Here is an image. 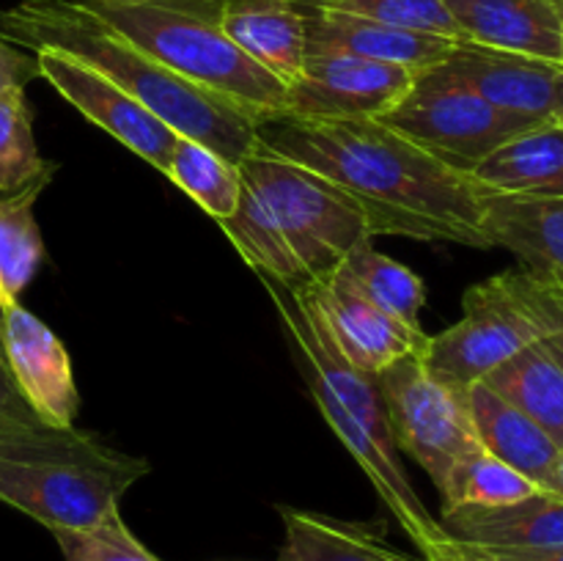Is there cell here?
Instances as JSON below:
<instances>
[{
  "instance_id": "cell-1",
  "label": "cell",
  "mask_w": 563,
  "mask_h": 561,
  "mask_svg": "<svg viewBox=\"0 0 563 561\" xmlns=\"http://www.w3.org/2000/svg\"><path fill=\"white\" fill-rule=\"evenodd\" d=\"M256 143L341 187L363 209L374 237L493 248L489 193L385 121L278 116L258 124Z\"/></svg>"
},
{
  "instance_id": "cell-2",
  "label": "cell",
  "mask_w": 563,
  "mask_h": 561,
  "mask_svg": "<svg viewBox=\"0 0 563 561\" xmlns=\"http://www.w3.org/2000/svg\"><path fill=\"white\" fill-rule=\"evenodd\" d=\"M0 38L31 53L58 50L102 72L179 135L207 143L240 165L256 146L258 124L242 108L174 75L77 0H25L0 9Z\"/></svg>"
},
{
  "instance_id": "cell-3",
  "label": "cell",
  "mask_w": 563,
  "mask_h": 561,
  "mask_svg": "<svg viewBox=\"0 0 563 561\" xmlns=\"http://www.w3.org/2000/svg\"><path fill=\"white\" fill-rule=\"evenodd\" d=\"M152 471L82 429L42 424L0 446V501L49 531L88 528L119 512L126 490Z\"/></svg>"
},
{
  "instance_id": "cell-4",
  "label": "cell",
  "mask_w": 563,
  "mask_h": 561,
  "mask_svg": "<svg viewBox=\"0 0 563 561\" xmlns=\"http://www.w3.org/2000/svg\"><path fill=\"white\" fill-rule=\"evenodd\" d=\"M174 75L269 121L284 116L286 82L247 58L220 28V0H77Z\"/></svg>"
},
{
  "instance_id": "cell-5",
  "label": "cell",
  "mask_w": 563,
  "mask_h": 561,
  "mask_svg": "<svg viewBox=\"0 0 563 561\" xmlns=\"http://www.w3.org/2000/svg\"><path fill=\"white\" fill-rule=\"evenodd\" d=\"M563 333V286L528 270H504L473 284L462 317L429 336L423 363L456 385H473L520 350Z\"/></svg>"
},
{
  "instance_id": "cell-6",
  "label": "cell",
  "mask_w": 563,
  "mask_h": 561,
  "mask_svg": "<svg viewBox=\"0 0 563 561\" xmlns=\"http://www.w3.org/2000/svg\"><path fill=\"white\" fill-rule=\"evenodd\" d=\"M240 170L245 185L284 231L306 280L333 273L357 245L374 240L363 209L341 187L306 165L256 143L240 163Z\"/></svg>"
},
{
  "instance_id": "cell-7",
  "label": "cell",
  "mask_w": 563,
  "mask_h": 561,
  "mask_svg": "<svg viewBox=\"0 0 563 561\" xmlns=\"http://www.w3.org/2000/svg\"><path fill=\"white\" fill-rule=\"evenodd\" d=\"M396 449L410 454L434 487L465 457L482 451L465 385L440 377L421 355H407L377 374Z\"/></svg>"
},
{
  "instance_id": "cell-8",
  "label": "cell",
  "mask_w": 563,
  "mask_h": 561,
  "mask_svg": "<svg viewBox=\"0 0 563 561\" xmlns=\"http://www.w3.org/2000/svg\"><path fill=\"white\" fill-rule=\"evenodd\" d=\"M379 121L465 174L506 141L539 127L489 105L443 64L418 75L401 102Z\"/></svg>"
},
{
  "instance_id": "cell-9",
  "label": "cell",
  "mask_w": 563,
  "mask_h": 561,
  "mask_svg": "<svg viewBox=\"0 0 563 561\" xmlns=\"http://www.w3.org/2000/svg\"><path fill=\"white\" fill-rule=\"evenodd\" d=\"M418 72L344 50L308 47L300 77L286 88L284 116L308 121L383 119L401 102Z\"/></svg>"
},
{
  "instance_id": "cell-10",
  "label": "cell",
  "mask_w": 563,
  "mask_h": 561,
  "mask_svg": "<svg viewBox=\"0 0 563 561\" xmlns=\"http://www.w3.org/2000/svg\"><path fill=\"white\" fill-rule=\"evenodd\" d=\"M38 72L44 80L66 99L75 110H80L91 124L124 143L130 152L146 160L154 170L163 174L168 168L179 132L170 130L163 119L143 108L135 97L115 86L102 72L91 69L82 61L58 50H38Z\"/></svg>"
},
{
  "instance_id": "cell-11",
  "label": "cell",
  "mask_w": 563,
  "mask_h": 561,
  "mask_svg": "<svg viewBox=\"0 0 563 561\" xmlns=\"http://www.w3.org/2000/svg\"><path fill=\"white\" fill-rule=\"evenodd\" d=\"M313 306L322 314L330 336L341 346L346 358L361 372H385L396 361L407 355H423L429 344V333L421 324H405L374 306L355 280L335 267L333 273L302 284Z\"/></svg>"
},
{
  "instance_id": "cell-12",
  "label": "cell",
  "mask_w": 563,
  "mask_h": 561,
  "mask_svg": "<svg viewBox=\"0 0 563 561\" xmlns=\"http://www.w3.org/2000/svg\"><path fill=\"white\" fill-rule=\"evenodd\" d=\"M3 358L22 399L49 427H75L80 391L64 341L20 302L3 311Z\"/></svg>"
},
{
  "instance_id": "cell-13",
  "label": "cell",
  "mask_w": 563,
  "mask_h": 561,
  "mask_svg": "<svg viewBox=\"0 0 563 561\" xmlns=\"http://www.w3.org/2000/svg\"><path fill=\"white\" fill-rule=\"evenodd\" d=\"M443 66L504 113L533 124L555 119L563 64L484 44L456 42Z\"/></svg>"
},
{
  "instance_id": "cell-14",
  "label": "cell",
  "mask_w": 563,
  "mask_h": 561,
  "mask_svg": "<svg viewBox=\"0 0 563 561\" xmlns=\"http://www.w3.org/2000/svg\"><path fill=\"white\" fill-rule=\"evenodd\" d=\"M300 6L306 11L308 47L344 50V53L361 55V58L405 66L418 75L443 64L451 50L456 47V42L434 36V33L405 31V28L383 25V22L346 14V11L308 6L302 0Z\"/></svg>"
},
{
  "instance_id": "cell-15",
  "label": "cell",
  "mask_w": 563,
  "mask_h": 561,
  "mask_svg": "<svg viewBox=\"0 0 563 561\" xmlns=\"http://www.w3.org/2000/svg\"><path fill=\"white\" fill-rule=\"evenodd\" d=\"M462 38L563 64L555 0H443Z\"/></svg>"
},
{
  "instance_id": "cell-16",
  "label": "cell",
  "mask_w": 563,
  "mask_h": 561,
  "mask_svg": "<svg viewBox=\"0 0 563 561\" xmlns=\"http://www.w3.org/2000/svg\"><path fill=\"white\" fill-rule=\"evenodd\" d=\"M220 28L262 69L286 86L300 77L308 53L300 0H220Z\"/></svg>"
},
{
  "instance_id": "cell-17",
  "label": "cell",
  "mask_w": 563,
  "mask_h": 561,
  "mask_svg": "<svg viewBox=\"0 0 563 561\" xmlns=\"http://www.w3.org/2000/svg\"><path fill=\"white\" fill-rule=\"evenodd\" d=\"M440 526L456 542L478 548H559L563 544V498L542 490L515 504L465 506L440 515Z\"/></svg>"
},
{
  "instance_id": "cell-18",
  "label": "cell",
  "mask_w": 563,
  "mask_h": 561,
  "mask_svg": "<svg viewBox=\"0 0 563 561\" xmlns=\"http://www.w3.org/2000/svg\"><path fill=\"white\" fill-rule=\"evenodd\" d=\"M487 237L522 270L563 286V196H487Z\"/></svg>"
},
{
  "instance_id": "cell-19",
  "label": "cell",
  "mask_w": 563,
  "mask_h": 561,
  "mask_svg": "<svg viewBox=\"0 0 563 561\" xmlns=\"http://www.w3.org/2000/svg\"><path fill=\"white\" fill-rule=\"evenodd\" d=\"M467 399L482 449L550 493L561 446L533 418L509 405L482 380L467 385Z\"/></svg>"
},
{
  "instance_id": "cell-20",
  "label": "cell",
  "mask_w": 563,
  "mask_h": 561,
  "mask_svg": "<svg viewBox=\"0 0 563 561\" xmlns=\"http://www.w3.org/2000/svg\"><path fill=\"white\" fill-rule=\"evenodd\" d=\"M489 196H563V127L544 121L495 148L471 170Z\"/></svg>"
},
{
  "instance_id": "cell-21",
  "label": "cell",
  "mask_w": 563,
  "mask_h": 561,
  "mask_svg": "<svg viewBox=\"0 0 563 561\" xmlns=\"http://www.w3.org/2000/svg\"><path fill=\"white\" fill-rule=\"evenodd\" d=\"M284 520V544L278 561H427L388 542L372 522L341 520L322 512L278 506Z\"/></svg>"
},
{
  "instance_id": "cell-22",
  "label": "cell",
  "mask_w": 563,
  "mask_h": 561,
  "mask_svg": "<svg viewBox=\"0 0 563 561\" xmlns=\"http://www.w3.org/2000/svg\"><path fill=\"white\" fill-rule=\"evenodd\" d=\"M482 383L533 418L563 449V363L548 341L511 355Z\"/></svg>"
},
{
  "instance_id": "cell-23",
  "label": "cell",
  "mask_w": 563,
  "mask_h": 561,
  "mask_svg": "<svg viewBox=\"0 0 563 561\" xmlns=\"http://www.w3.org/2000/svg\"><path fill=\"white\" fill-rule=\"evenodd\" d=\"M49 179L53 176H42L20 190L0 193V302L3 308L20 302V295L44 262L42 229L33 209Z\"/></svg>"
},
{
  "instance_id": "cell-24",
  "label": "cell",
  "mask_w": 563,
  "mask_h": 561,
  "mask_svg": "<svg viewBox=\"0 0 563 561\" xmlns=\"http://www.w3.org/2000/svg\"><path fill=\"white\" fill-rule=\"evenodd\" d=\"M220 226L229 234L231 245L245 258L247 267L256 270L258 278H269L284 286L308 284L284 231L278 229L269 209L258 201V196L247 185L242 187V198L234 215L220 220Z\"/></svg>"
},
{
  "instance_id": "cell-25",
  "label": "cell",
  "mask_w": 563,
  "mask_h": 561,
  "mask_svg": "<svg viewBox=\"0 0 563 561\" xmlns=\"http://www.w3.org/2000/svg\"><path fill=\"white\" fill-rule=\"evenodd\" d=\"M163 174L218 223L234 215L242 198V187H245L240 165L225 160L207 143L185 135H179L176 141L168 168Z\"/></svg>"
},
{
  "instance_id": "cell-26",
  "label": "cell",
  "mask_w": 563,
  "mask_h": 561,
  "mask_svg": "<svg viewBox=\"0 0 563 561\" xmlns=\"http://www.w3.org/2000/svg\"><path fill=\"white\" fill-rule=\"evenodd\" d=\"M341 267L374 306L405 324H421V308L427 302L423 278L388 253L377 251L374 240L357 245Z\"/></svg>"
},
{
  "instance_id": "cell-27",
  "label": "cell",
  "mask_w": 563,
  "mask_h": 561,
  "mask_svg": "<svg viewBox=\"0 0 563 561\" xmlns=\"http://www.w3.org/2000/svg\"><path fill=\"white\" fill-rule=\"evenodd\" d=\"M440 506L445 512L465 509V506H500L515 504V501L528 498V495L542 493L537 482L522 476L511 465L500 462L489 451H476L465 457L454 471L445 476L438 487Z\"/></svg>"
},
{
  "instance_id": "cell-28",
  "label": "cell",
  "mask_w": 563,
  "mask_h": 561,
  "mask_svg": "<svg viewBox=\"0 0 563 561\" xmlns=\"http://www.w3.org/2000/svg\"><path fill=\"white\" fill-rule=\"evenodd\" d=\"M55 170L58 165L38 154L25 91L0 94V193L20 190Z\"/></svg>"
},
{
  "instance_id": "cell-29",
  "label": "cell",
  "mask_w": 563,
  "mask_h": 561,
  "mask_svg": "<svg viewBox=\"0 0 563 561\" xmlns=\"http://www.w3.org/2000/svg\"><path fill=\"white\" fill-rule=\"evenodd\" d=\"M302 3L346 11V14L366 16V20L405 28V31L434 33L451 42H465L443 0H302Z\"/></svg>"
},
{
  "instance_id": "cell-30",
  "label": "cell",
  "mask_w": 563,
  "mask_h": 561,
  "mask_svg": "<svg viewBox=\"0 0 563 561\" xmlns=\"http://www.w3.org/2000/svg\"><path fill=\"white\" fill-rule=\"evenodd\" d=\"M53 537L64 561H163L130 531L121 512L88 528H60Z\"/></svg>"
},
{
  "instance_id": "cell-31",
  "label": "cell",
  "mask_w": 563,
  "mask_h": 561,
  "mask_svg": "<svg viewBox=\"0 0 563 561\" xmlns=\"http://www.w3.org/2000/svg\"><path fill=\"white\" fill-rule=\"evenodd\" d=\"M427 561H563V544L559 548H526V550H500L478 548V544L456 542L445 534Z\"/></svg>"
},
{
  "instance_id": "cell-32",
  "label": "cell",
  "mask_w": 563,
  "mask_h": 561,
  "mask_svg": "<svg viewBox=\"0 0 563 561\" xmlns=\"http://www.w3.org/2000/svg\"><path fill=\"white\" fill-rule=\"evenodd\" d=\"M42 418H38L36 413L31 410V405L22 399L20 388H16L14 380H11L9 366H5V361L0 358V446H3L5 440L16 438L22 429L42 427Z\"/></svg>"
},
{
  "instance_id": "cell-33",
  "label": "cell",
  "mask_w": 563,
  "mask_h": 561,
  "mask_svg": "<svg viewBox=\"0 0 563 561\" xmlns=\"http://www.w3.org/2000/svg\"><path fill=\"white\" fill-rule=\"evenodd\" d=\"M42 77L36 55L22 53L14 44L0 38V94L3 91H25L31 80Z\"/></svg>"
},
{
  "instance_id": "cell-34",
  "label": "cell",
  "mask_w": 563,
  "mask_h": 561,
  "mask_svg": "<svg viewBox=\"0 0 563 561\" xmlns=\"http://www.w3.org/2000/svg\"><path fill=\"white\" fill-rule=\"evenodd\" d=\"M550 493L561 495L563 498V449L559 454V462H555V473H553V487H550Z\"/></svg>"
},
{
  "instance_id": "cell-35",
  "label": "cell",
  "mask_w": 563,
  "mask_h": 561,
  "mask_svg": "<svg viewBox=\"0 0 563 561\" xmlns=\"http://www.w3.org/2000/svg\"><path fill=\"white\" fill-rule=\"evenodd\" d=\"M555 121L563 127V75H561V86H559V99H555Z\"/></svg>"
},
{
  "instance_id": "cell-36",
  "label": "cell",
  "mask_w": 563,
  "mask_h": 561,
  "mask_svg": "<svg viewBox=\"0 0 563 561\" xmlns=\"http://www.w3.org/2000/svg\"><path fill=\"white\" fill-rule=\"evenodd\" d=\"M548 344H550V350H553L555 355L561 358V363H563V333L553 336V339H548Z\"/></svg>"
},
{
  "instance_id": "cell-37",
  "label": "cell",
  "mask_w": 563,
  "mask_h": 561,
  "mask_svg": "<svg viewBox=\"0 0 563 561\" xmlns=\"http://www.w3.org/2000/svg\"><path fill=\"white\" fill-rule=\"evenodd\" d=\"M3 311H5V308H3V302H0V358H3ZM3 361H5V358H3Z\"/></svg>"
},
{
  "instance_id": "cell-38",
  "label": "cell",
  "mask_w": 563,
  "mask_h": 561,
  "mask_svg": "<svg viewBox=\"0 0 563 561\" xmlns=\"http://www.w3.org/2000/svg\"><path fill=\"white\" fill-rule=\"evenodd\" d=\"M555 9H559V20H561V36H563V0H555Z\"/></svg>"
}]
</instances>
